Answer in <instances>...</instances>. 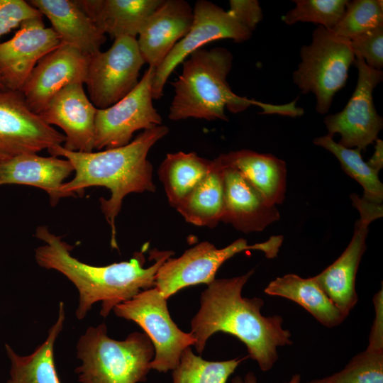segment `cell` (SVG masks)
I'll return each instance as SVG.
<instances>
[{"instance_id": "ab89813d", "label": "cell", "mask_w": 383, "mask_h": 383, "mask_svg": "<svg viewBox=\"0 0 383 383\" xmlns=\"http://www.w3.org/2000/svg\"><path fill=\"white\" fill-rule=\"evenodd\" d=\"M7 383H13L10 379L7 381Z\"/></svg>"}, {"instance_id": "7a4b0ae2", "label": "cell", "mask_w": 383, "mask_h": 383, "mask_svg": "<svg viewBox=\"0 0 383 383\" xmlns=\"http://www.w3.org/2000/svg\"><path fill=\"white\" fill-rule=\"evenodd\" d=\"M35 235L45 243L35 250L38 265L62 273L77 289L79 304L75 315L79 320L98 301H101L100 315L106 318L115 306L154 287L158 269L174 255L172 251L154 249L150 257L155 262L147 268L143 267L145 258L142 252H135L129 261L94 266L74 257L73 247L51 233L48 226H38Z\"/></svg>"}, {"instance_id": "f35d334b", "label": "cell", "mask_w": 383, "mask_h": 383, "mask_svg": "<svg viewBox=\"0 0 383 383\" xmlns=\"http://www.w3.org/2000/svg\"><path fill=\"white\" fill-rule=\"evenodd\" d=\"M0 88H6L1 75H0Z\"/></svg>"}, {"instance_id": "f546056e", "label": "cell", "mask_w": 383, "mask_h": 383, "mask_svg": "<svg viewBox=\"0 0 383 383\" xmlns=\"http://www.w3.org/2000/svg\"><path fill=\"white\" fill-rule=\"evenodd\" d=\"M306 383H383V347L369 344L340 372Z\"/></svg>"}, {"instance_id": "8fae6325", "label": "cell", "mask_w": 383, "mask_h": 383, "mask_svg": "<svg viewBox=\"0 0 383 383\" xmlns=\"http://www.w3.org/2000/svg\"><path fill=\"white\" fill-rule=\"evenodd\" d=\"M193 13L189 32L155 70L152 87L153 99L162 97L164 87L172 72L194 51L216 40L228 38L243 43L252 35V32L228 11L209 1H197Z\"/></svg>"}, {"instance_id": "d590c367", "label": "cell", "mask_w": 383, "mask_h": 383, "mask_svg": "<svg viewBox=\"0 0 383 383\" xmlns=\"http://www.w3.org/2000/svg\"><path fill=\"white\" fill-rule=\"evenodd\" d=\"M374 147V152L367 162L374 170L379 172L383 167V142L377 139Z\"/></svg>"}, {"instance_id": "6da1fadb", "label": "cell", "mask_w": 383, "mask_h": 383, "mask_svg": "<svg viewBox=\"0 0 383 383\" xmlns=\"http://www.w3.org/2000/svg\"><path fill=\"white\" fill-rule=\"evenodd\" d=\"M214 279L201 296V306L191 321V335L199 354L204 350L209 338L221 331L238 338L247 347L249 357L260 370H271L278 360L277 347L290 345L289 331L282 327L278 315L264 316L262 299L242 297L241 292L250 276Z\"/></svg>"}, {"instance_id": "cb8c5ba5", "label": "cell", "mask_w": 383, "mask_h": 383, "mask_svg": "<svg viewBox=\"0 0 383 383\" xmlns=\"http://www.w3.org/2000/svg\"><path fill=\"white\" fill-rule=\"evenodd\" d=\"M265 292L297 303L328 328L340 325L348 316L330 299L314 277L302 278L287 274L270 282Z\"/></svg>"}, {"instance_id": "d4e9b609", "label": "cell", "mask_w": 383, "mask_h": 383, "mask_svg": "<svg viewBox=\"0 0 383 383\" xmlns=\"http://www.w3.org/2000/svg\"><path fill=\"white\" fill-rule=\"evenodd\" d=\"M65 320V306L61 301L57 319L49 329L45 340L28 355H19L6 344V351L11 361L10 380L13 383H61L56 370L54 348Z\"/></svg>"}, {"instance_id": "3957f363", "label": "cell", "mask_w": 383, "mask_h": 383, "mask_svg": "<svg viewBox=\"0 0 383 383\" xmlns=\"http://www.w3.org/2000/svg\"><path fill=\"white\" fill-rule=\"evenodd\" d=\"M165 126H157L143 131L124 146L97 152H73L57 145L48 150L55 157H64L74 168V177L65 182L61 192L66 197H83L90 187H104L110 198H100V208L111 231V245L118 248L115 219L123 200L131 193L155 192L152 166L147 159L150 148L167 134Z\"/></svg>"}, {"instance_id": "8d00e7d4", "label": "cell", "mask_w": 383, "mask_h": 383, "mask_svg": "<svg viewBox=\"0 0 383 383\" xmlns=\"http://www.w3.org/2000/svg\"><path fill=\"white\" fill-rule=\"evenodd\" d=\"M231 383H257L256 376L251 372L247 373L243 379L240 376L233 377Z\"/></svg>"}, {"instance_id": "f1b7e54d", "label": "cell", "mask_w": 383, "mask_h": 383, "mask_svg": "<svg viewBox=\"0 0 383 383\" xmlns=\"http://www.w3.org/2000/svg\"><path fill=\"white\" fill-rule=\"evenodd\" d=\"M245 357L226 361H207L196 355L190 347L182 353L172 372V383H226Z\"/></svg>"}, {"instance_id": "ffe728a7", "label": "cell", "mask_w": 383, "mask_h": 383, "mask_svg": "<svg viewBox=\"0 0 383 383\" xmlns=\"http://www.w3.org/2000/svg\"><path fill=\"white\" fill-rule=\"evenodd\" d=\"M73 172L74 168L67 159L43 157L37 153L22 154L0 162V186L38 187L48 194L50 205L55 206L66 197L60 189Z\"/></svg>"}, {"instance_id": "44dd1931", "label": "cell", "mask_w": 383, "mask_h": 383, "mask_svg": "<svg viewBox=\"0 0 383 383\" xmlns=\"http://www.w3.org/2000/svg\"><path fill=\"white\" fill-rule=\"evenodd\" d=\"M28 3L48 18L61 44L74 46L87 56L100 51L106 35L75 0H30Z\"/></svg>"}, {"instance_id": "836d02e7", "label": "cell", "mask_w": 383, "mask_h": 383, "mask_svg": "<svg viewBox=\"0 0 383 383\" xmlns=\"http://www.w3.org/2000/svg\"><path fill=\"white\" fill-rule=\"evenodd\" d=\"M43 17L40 12L23 0H0V39L28 19Z\"/></svg>"}, {"instance_id": "4316f807", "label": "cell", "mask_w": 383, "mask_h": 383, "mask_svg": "<svg viewBox=\"0 0 383 383\" xmlns=\"http://www.w3.org/2000/svg\"><path fill=\"white\" fill-rule=\"evenodd\" d=\"M211 165L212 160L195 152L167 154L158 172L169 204L176 209L205 178Z\"/></svg>"}, {"instance_id": "2e32d148", "label": "cell", "mask_w": 383, "mask_h": 383, "mask_svg": "<svg viewBox=\"0 0 383 383\" xmlns=\"http://www.w3.org/2000/svg\"><path fill=\"white\" fill-rule=\"evenodd\" d=\"M83 83L75 82L58 91L39 113L50 126L60 127L65 140L62 146L73 152H92L95 142L97 109L87 95Z\"/></svg>"}, {"instance_id": "e0dca14e", "label": "cell", "mask_w": 383, "mask_h": 383, "mask_svg": "<svg viewBox=\"0 0 383 383\" xmlns=\"http://www.w3.org/2000/svg\"><path fill=\"white\" fill-rule=\"evenodd\" d=\"M194 13L184 0H163L138 33L137 42L145 63L156 69L189 32Z\"/></svg>"}, {"instance_id": "d6a6232c", "label": "cell", "mask_w": 383, "mask_h": 383, "mask_svg": "<svg viewBox=\"0 0 383 383\" xmlns=\"http://www.w3.org/2000/svg\"><path fill=\"white\" fill-rule=\"evenodd\" d=\"M355 57L365 60L372 68L382 70L383 67V26L357 36L350 40Z\"/></svg>"}, {"instance_id": "4dcf8cb0", "label": "cell", "mask_w": 383, "mask_h": 383, "mask_svg": "<svg viewBox=\"0 0 383 383\" xmlns=\"http://www.w3.org/2000/svg\"><path fill=\"white\" fill-rule=\"evenodd\" d=\"M382 26V0H353L348 1L342 17L331 30L350 40Z\"/></svg>"}, {"instance_id": "ac0fdd59", "label": "cell", "mask_w": 383, "mask_h": 383, "mask_svg": "<svg viewBox=\"0 0 383 383\" xmlns=\"http://www.w3.org/2000/svg\"><path fill=\"white\" fill-rule=\"evenodd\" d=\"M352 239L331 265L314 276L321 288L343 313L348 316L358 297L355 279L361 258L366 250V238L370 223L377 219L372 213L360 211Z\"/></svg>"}, {"instance_id": "277c9868", "label": "cell", "mask_w": 383, "mask_h": 383, "mask_svg": "<svg viewBox=\"0 0 383 383\" xmlns=\"http://www.w3.org/2000/svg\"><path fill=\"white\" fill-rule=\"evenodd\" d=\"M188 57L183 62L182 74L172 82L174 96L169 113L172 121L188 118L228 121L226 108L238 113L252 105L261 108V113L265 114L296 117L304 113L303 109L296 106V99L287 104L274 105L235 94L227 82L233 55L226 48H201Z\"/></svg>"}, {"instance_id": "603a6c76", "label": "cell", "mask_w": 383, "mask_h": 383, "mask_svg": "<svg viewBox=\"0 0 383 383\" xmlns=\"http://www.w3.org/2000/svg\"><path fill=\"white\" fill-rule=\"evenodd\" d=\"M96 26L111 38H136L163 0H75Z\"/></svg>"}, {"instance_id": "484cf974", "label": "cell", "mask_w": 383, "mask_h": 383, "mask_svg": "<svg viewBox=\"0 0 383 383\" xmlns=\"http://www.w3.org/2000/svg\"><path fill=\"white\" fill-rule=\"evenodd\" d=\"M223 208V170L216 158L205 178L176 209L190 223L214 228L221 220Z\"/></svg>"}, {"instance_id": "52a82bcc", "label": "cell", "mask_w": 383, "mask_h": 383, "mask_svg": "<svg viewBox=\"0 0 383 383\" xmlns=\"http://www.w3.org/2000/svg\"><path fill=\"white\" fill-rule=\"evenodd\" d=\"M283 240L282 235H272L265 242L248 245L246 240L240 238L221 249L209 242L200 243L178 258H168L156 273L154 287L167 299L186 287L209 284L219 267L235 254L260 250L272 259L277 256Z\"/></svg>"}, {"instance_id": "5bb4252c", "label": "cell", "mask_w": 383, "mask_h": 383, "mask_svg": "<svg viewBox=\"0 0 383 383\" xmlns=\"http://www.w3.org/2000/svg\"><path fill=\"white\" fill-rule=\"evenodd\" d=\"M60 45L43 17L23 22L11 39L0 43V75L5 87L21 91L39 60Z\"/></svg>"}, {"instance_id": "83f0119b", "label": "cell", "mask_w": 383, "mask_h": 383, "mask_svg": "<svg viewBox=\"0 0 383 383\" xmlns=\"http://www.w3.org/2000/svg\"><path fill=\"white\" fill-rule=\"evenodd\" d=\"M313 143L331 152L338 160L344 172L362 186L364 191L362 199L382 204L383 184L379 178V172L362 160L361 150L345 148L328 134L315 138Z\"/></svg>"}, {"instance_id": "7c38bea8", "label": "cell", "mask_w": 383, "mask_h": 383, "mask_svg": "<svg viewBox=\"0 0 383 383\" xmlns=\"http://www.w3.org/2000/svg\"><path fill=\"white\" fill-rule=\"evenodd\" d=\"M355 65L358 75L352 96L341 111L328 115L323 121L327 134L340 135V145L362 151L377 139L383 127L372 96L374 89L383 79V72L370 67L360 57H355Z\"/></svg>"}, {"instance_id": "4fadbf2b", "label": "cell", "mask_w": 383, "mask_h": 383, "mask_svg": "<svg viewBox=\"0 0 383 383\" xmlns=\"http://www.w3.org/2000/svg\"><path fill=\"white\" fill-rule=\"evenodd\" d=\"M64 134L28 106L21 91L0 88V162L65 143Z\"/></svg>"}, {"instance_id": "9c48e42d", "label": "cell", "mask_w": 383, "mask_h": 383, "mask_svg": "<svg viewBox=\"0 0 383 383\" xmlns=\"http://www.w3.org/2000/svg\"><path fill=\"white\" fill-rule=\"evenodd\" d=\"M144 64L137 38L130 36L115 38L106 51L89 56L85 84L93 105L106 109L126 96L138 84Z\"/></svg>"}, {"instance_id": "8992f818", "label": "cell", "mask_w": 383, "mask_h": 383, "mask_svg": "<svg viewBox=\"0 0 383 383\" xmlns=\"http://www.w3.org/2000/svg\"><path fill=\"white\" fill-rule=\"evenodd\" d=\"M301 62L293 73L294 83L302 94L316 96V110L328 111L333 96L346 84L348 70L355 57L350 41L318 26L311 43L300 50Z\"/></svg>"}, {"instance_id": "5b68a950", "label": "cell", "mask_w": 383, "mask_h": 383, "mask_svg": "<svg viewBox=\"0 0 383 383\" xmlns=\"http://www.w3.org/2000/svg\"><path fill=\"white\" fill-rule=\"evenodd\" d=\"M75 369L79 383H138L147 380L155 348L146 333L133 332L123 340L109 337L101 323L87 328L77 343Z\"/></svg>"}, {"instance_id": "30bf717a", "label": "cell", "mask_w": 383, "mask_h": 383, "mask_svg": "<svg viewBox=\"0 0 383 383\" xmlns=\"http://www.w3.org/2000/svg\"><path fill=\"white\" fill-rule=\"evenodd\" d=\"M155 70V67H148L131 92L112 106L97 109L94 149L126 145L135 131L161 125V116L152 104Z\"/></svg>"}, {"instance_id": "1f68e13d", "label": "cell", "mask_w": 383, "mask_h": 383, "mask_svg": "<svg viewBox=\"0 0 383 383\" xmlns=\"http://www.w3.org/2000/svg\"><path fill=\"white\" fill-rule=\"evenodd\" d=\"M295 7L282 17L291 26L297 22H311L332 30L342 17L348 0H296Z\"/></svg>"}, {"instance_id": "e575fe53", "label": "cell", "mask_w": 383, "mask_h": 383, "mask_svg": "<svg viewBox=\"0 0 383 383\" xmlns=\"http://www.w3.org/2000/svg\"><path fill=\"white\" fill-rule=\"evenodd\" d=\"M228 11L252 33L262 20V12L257 0H231Z\"/></svg>"}, {"instance_id": "7402d4cb", "label": "cell", "mask_w": 383, "mask_h": 383, "mask_svg": "<svg viewBox=\"0 0 383 383\" xmlns=\"http://www.w3.org/2000/svg\"><path fill=\"white\" fill-rule=\"evenodd\" d=\"M217 159L223 165L236 170L269 204L284 201L287 167L282 160L249 150L231 151Z\"/></svg>"}, {"instance_id": "ba28073f", "label": "cell", "mask_w": 383, "mask_h": 383, "mask_svg": "<svg viewBox=\"0 0 383 383\" xmlns=\"http://www.w3.org/2000/svg\"><path fill=\"white\" fill-rule=\"evenodd\" d=\"M113 310L117 316L140 326L150 338L155 348L150 370L160 372L173 370L182 352L194 345L191 333L181 331L172 321L167 299L155 287L140 292Z\"/></svg>"}, {"instance_id": "d6986e66", "label": "cell", "mask_w": 383, "mask_h": 383, "mask_svg": "<svg viewBox=\"0 0 383 383\" xmlns=\"http://www.w3.org/2000/svg\"><path fill=\"white\" fill-rule=\"evenodd\" d=\"M221 165L223 181V208L221 221L248 233L262 231L279 219L276 206L267 203L236 170Z\"/></svg>"}, {"instance_id": "74e56055", "label": "cell", "mask_w": 383, "mask_h": 383, "mask_svg": "<svg viewBox=\"0 0 383 383\" xmlns=\"http://www.w3.org/2000/svg\"><path fill=\"white\" fill-rule=\"evenodd\" d=\"M286 383H301V375L299 374H294L289 382Z\"/></svg>"}, {"instance_id": "9a60e30c", "label": "cell", "mask_w": 383, "mask_h": 383, "mask_svg": "<svg viewBox=\"0 0 383 383\" xmlns=\"http://www.w3.org/2000/svg\"><path fill=\"white\" fill-rule=\"evenodd\" d=\"M89 56L78 48L61 44L41 58L33 68L21 92L29 108L39 114L68 84H85Z\"/></svg>"}]
</instances>
